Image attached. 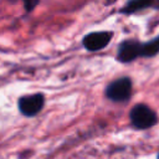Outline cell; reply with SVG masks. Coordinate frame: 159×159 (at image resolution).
Listing matches in <instances>:
<instances>
[{
    "mask_svg": "<svg viewBox=\"0 0 159 159\" xmlns=\"http://www.w3.org/2000/svg\"><path fill=\"white\" fill-rule=\"evenodd\" d=\"M130 124L137 129H148L157 124V113L147 104H135L129 112Z\"/></svg>",
    "mask_w": 159,
    "mask_h": 159,
    "instance_id": "1",
    "label": "cell"
},
{
    "mask_svg": "<svg viewBox=\"0 0 159 159\" xmlns=\"http://www.w3.org/2000/svg\"><path fill=\"white\" fill-rule=\"evenodd\" d=\"M132 96V80L120 77L111 82L106 88V97L113 102H127Z\"/></svg>",
    "mask_w": 159,
    "mask_h": 159,
    "instance_id": "2",
    "label": "cell"
},
{
    "mask_svg": "<svg viewBox=\"0 0 159 159\" xmlns=\"http://www.w3.org/2000/svg\"><path fill=\"white\" fill-rule=\"evenodd\" d=\"M45 104V97L42 93H35L29 96H22L19 98L17 107L22 116L25 117H34L40 113Z\"/></svg>",
    "mask_w": 159,
    "mask_h": 159,
    "instance_id": "3",
    "label": "cell"
},
{
    "mask_svg": "<svg viewBox=\"0 0 159 159\" xmlns=\"http://www.w3.org/2000/svg\"><path fill=\"white\" fill-rule=\"evenodd\" d=\"M112 37H113V32L111 31H94L87 34L83 37L82 43L84 48L88 51H99L109 43Z\"/></svg>",
    "mask_w": 159,
    "mask_h": 159,
    "instance_id": "4",
    "label": "cell"
},
{
    "mask_svg": "<svg viewBox=\"0 0 159 159\" xmlns=\"http://www.w3.org/2000/svg\"><path fill=\"white\" fill-rule=\"evenodd\" d=\"M139 47H140V42L137 40L123 41L118 47V53H117L118 61H120L123 63H128V62H132L135 58L140 57L139 56Z\"/></svg>",
    "mask_w": 159,
    "mask_h": 159,
    "instance_id": "5",
    "label": "cell"
},
{
    "mask_svg": "<svg viewBox=\"0 0 159 159\" xmlns=\"http://www.w3.org/2000/svg\"><path fill=\"white\" fill-rule=\"evenodd\" d=\"M154 4H155V0H129L120 9V12L125 14V15H132L134 12H138L147 7H150Z\"/></svg>",
    "mask_w": 159,
    "mask_h": 159,
    "instance_id": "6",
    "label": "cell"
},
{
    "mask_svg": "<svg viewBox=\"0 0 159 159\" xmlns=\"http://www.w3.org/2000/svg\"><path fill=\"white\" fill-rule=\"evenodd\" d=\"M158 53H159V36L150 41L140 42V47H139L140 57H153Z\"/></svg>",
    "mask_w": 159,
    "mask_h": 159,
    "instance_id": "7",
    "label": "cell"
},
{
    "mask_svg": "<svg viewBox=\"0 0 159 159\" xmlns=\"http://www.w3.org/2000/svg\"><path fill=\"white\" fill-rule=\"evenodd\" d=\"M39 1H40V0H22L24 7H25L26 12H31V11L37 6Z\"/></svg>",
    "mask_w": 159,
    "mask_h": 159,
    "instance_id": "8",
    "label": "cell"
},
{
    "mask_svg": "<svg viewBox=\"0 0 159 159\" xmlns=\"http://www.w3.org/2000/svg\"><path fill=\"white\" fill-rule=\"evenodd\" d=\"M154 5H155V7H159V0H155V4Z\"/></svg>",
    "mask_w": 159,
    "mask_h": 159,
    "instance_id": "9",
    "label": "cell"
},
{
    "mask_svg": "<svg viewBox=\"0 0 159 159\" xmlns=\"http://www.w3.org/2000/svg\"><path fill=\"white\" fill-rule=\"evenodd\" d=\"M158 159H159V154H158Z\"/></svg>",
    "mask_w": 159,
    "mask_h": 159,
    "instance_id": "10",
    "label": "cell"
}]
</instances>
